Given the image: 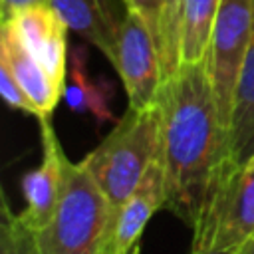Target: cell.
Returning a JSON list of instances; mask_svg holds the SVG:
<instances>
[{
	"instance_id": "1",
	"label": "cell",
	"mask_w": 254,
	"mask_h": 254,
	"mask_svg": "<svg viewBox=\"0 0 254 254\" xmlns=\"http://www.w3.org/2000/svg\"><path fill=\"white\" fill-rule=\"evenodd\" d=\"M161 151L165 208L192 226L204 192L228 157V133L222 125L206 60L181 64L161 83Z\"/></svg>"
},
{
	"instance_id": "2",
	"label": "cell",
	"mask_w": 254,
	"mask_h": 254,
	"mask_svg": "<svg viewBox=\"0 0 254 254\" xmlns=\"http://www.w3.org/2000/svg\"><path fill=\"white\" fill-rule=\"evenodd\" d=\"M115 206L83 161L65 157L64 185L52 220L38 232L44 254H105Z\"/></svg>"
},
{
	"instance_id": "3",
	"label": "cell",
	"mask_w": 254,
	"mask_h": 254,
	"mask_svg": "<svg viewBox=\"0 0 254 254\" xmlns=\"http://www.w3.org/2000/svg\"><path fill=\"white\" fill-rule=\"evenodd\" d=\"M161 151V105H127L109 135L85 155L83 165L107 194L115 210L135 190Z\"/></svg>"
},
{
	"instance_id": "4",
	"label": "cell",
	"mask_w": 254,
	"mask_h": 254,
	"mask_svg": "<svg viewBox=\"0 0 254 254\" xmlns=\"http://www.w3.org/2000/svg\"><path fill=\"white\" fill-rule=\"evenodd\" d=\"M190 228V252L238 250L254 236V155L222 161Z\"/></svg>"
},
{
	"instance_id": "5",
	"label": "cell",
	"mask_w": 254,
	"mask_h": 254,
	"mask_svg": "<svg viewBox=\"0 0 254 254\" xmlns=\"http://www.w3.org/2000/svg\"><path fill=\"white\" fill-rule=\"evenodd\" d=\"M252 32L254 0H220L206 52V69L226 133L236 81L252 40Z\"/></svg>"
},
{
	"instance_id": "6",
	"label": "cell",
	"mask_w": 254,
	"mask_h": 254,
	"mask_svg": "<svg viewBox=\"0 0 254 254\" xmlns=\"http://www.w3.org/2000/svg\"><path fill=\"white\" fill-rule=\"evenodd\" d=\"M111 65L123 81L131 107H147L157 101L163 83L157 44L145 22L129 8L119 26L115 60Z\"/></svg>"
},
{
	"instance_id": "7",
	"label": "cell",
	"mask_w": 254,
	"mask_h": 254,
	"mask_svg": "<svg viewBox=\"0 0 254 254\" xmlns=\"http://www.w3.org/2000/svg\"><path fill=\"white\" fill-rule=\"evenodd\" d=\"M38 121H40V137H42V161L22 179V192L26 206L20 214L34 230L40 232L52 220L54 210L58 206L67 155L54 131L50 117Z\"/></svg>"
},
{
	"instance_id": "8",
	"label": "cell",
	"mask_w": 254,
	"mask_h": 254,
	"mask_svg": "<svg viewBox=\"0 0 254 254\" xmlns=\"http://www.w3.org/2000/svg\"><path fill=\"white\" fill-rule=\"evenodd\" d=\"M26 50L42 64L50 77L64 89L67 79L69 56L65 32L69 30L60 14L46 2L18 12L10 22Z\"/></svg>"
},
{
	"instance_id": "9",
	"label": "cell",
	"mask_w": 254,
	"mask_h": 254,
	"mask_svg": "<svg viewBox=\"0 0 254 254\" xmlns=\"http://www.w3.org/2000/svg\"><path fill=\"white\" fill-rule=\"evenodd\" d=\"M167 204L165 192V175L159 157L149 165L143 179L135 187V190L123 200V204L115 210L111 234L107 240V254H129L133 246L139 244V238L153 218V214Z\"/></svg>"
},
{
	"instance_id": "10",
	"label": "cell",
	"mask_w": 254,
	"mask_h": 254,
	"mask_svg": "<svg viewBox=\"0 0 254 254\" xmlns=\"http://www.w3.org/2000/svg\"><path fill=\"white\" fill-rule=\"evenodd\" d=\"M0 64L10 69L20 87L38 109V119L50 117L64 89L50 77L42 64L26 50L10 24H0Z\"/></svg>"
},
{
	"instance_id": "11",
	"label": "cell",
	"mask_w": 254,
	"mask_h": 254,
	"mask_svg": "<svg viewBox=\"0 0 254 254\" xmlns=\"http://www.w3.org/2000/svg\"><path fill=\"white\" fill-rule=\"evenodd\" d=\"M48 4L71 32L93 44L113 64L123 16H117L107 6V0H50Z\"/></svg>"
},
{
	"instance_id": "12",
	"label": "cell",
	"mask_w": 254,
	"mask_h": 254,
	"mask_svg": "<svg viewBox=\"0 0 254 254\" xmlns=\"http://www.w3.org/2000/svg\"><path fill=\"white\" fill-rule=\"evenodd\" d=\"M113 85L105 79H93L87 73V50L75 46L69 52L67 79L64 87V99L75 113H89L97 123L113 119L111 113Z\"/></svg>"
},
{
	"instance_id": "13",
	"label": "cell",
	"mask_w": 254,
	"mask_h": 254,
	"mask_svg": "<svg viewBox=\"0 0 254 254\" xmlns=\"http://www.w3.org/2000/svg\"><path fill=\"white\" fill-rule=\"evenodd\" d=\"M254 155V32L236 81L228 125V157L244 161Z\"/></svg>"
},
{
	"instance_id": "14",
	"label": "cell",
	"mask_w": 254,
	"mask_h": 254,
	"mask_svg": "<svg viewBox=\"0 0 254 254\" xmlns=\"http://www.w3.org/2000/svg\"><path fill=\"white\" fill-rule=\"evenodd\" d=\"M218 6L220 0H183L181 64H198L206 60Z\"/></svg>"
},
{
	"instance_id": "15",
	"label": "cell",
	"mask_w": 254,
	"mask_h": 254,
	"mask_svg": "<svg viewBox=\"0 0 254 254\" xmlns=\"http://www.w3.org/2000/svg\"><path fill=\"white\" fill-rule=\"evenodd\" d=\"M181 20H183V0H165L159 38H157L163 81L169 79L181 67Z\"/></svg>"
},
{
	"instance_id": "16",
	"label": "cell",
	"mask_w": 254,
	"mask_h": 254,
	"mask_svg": "<svg viewBox=\"0 0 254 254\" xmlns=\"http://www.w3.org/2000/svg\"><path fill=\"white\" fill-rule=\"evenodd\" d=\"M0 254H44L38 230H34L20 212H14L2 196L0 214Z\"/></svg>"
},
{
	"instance_id": "17",
	"label": "cell",
	"mask_w": 254,
	"mask_h": 254,
	"mask_svg": "<svg viewBox=\"0 0 254 254\" xmlns=\"http://www.w3.org/2000/svg\"><path fill=\"white\" fill-rule=\"evenodd\" d=\"M0 93L4 97V101L12 107V109H18V111H24V113H30L34 117H38V109L36 105L32 103V99L26 95V91L20 87V83L16 81V77L10 73V69L6 65L0 64Z\"/></svg>"
},
{
	"instance_id": "18",
	"label": "cell",
	"mask_w": 254,
	"mask_h": 254,
	"mask_svg": "<svg viewBox=\"0 0 254 254\" xmlns=\"http://www.w3.org/2000/svg\"><path fill=\"white\" fill-rule=\"evenodd\" d=\"M125 8L135 12L145 22V26L149 28V32H151V36L155 38V44H157L165 0H125Z\"/></svg>"
},
{
	"instance_id": "19",
	"label": "cell",
	"mask_w": 254,
	"mask_h": 254,
	"mask_svg": "<svg viewBox=\"0 0 254 254\" xmlns=\"http://www.w3.org/2000/svg\"><path fill=\"white\" fill-rule=\"evenodd\" d=\"M50 0H0V24L10 22L18 12H22L24 8H30L34 4H46Z\"/></svg>"
},
{
	"instance_id": "20",
	"label": "cell",
	"mask_w": 254,
	"mask_h": 254,
	"mask_svg": "<svg viewBox=\"0 0 254 254\" xmlns=\"http://www.w3.org/2000/svg\"><path fill=\"white\" fill-rule=\"evenodd\" d=\"M190 254H240L238 250H200V252H190Z\"/></svg>"
},
{
	"instance_id": "21",
	"label": "cell",
	"mask_w": 254,
	"mask_h": 254,
	"mask_svg": "<svg viewBox=\"0 0 254 254\" xmlns=\"http://www.w3.org/2000/svg\"><path fill=\"white\" fill-rule=\"evenodd\" d=\"M240 254H254V236L240 248Z\"/></svg>"
},
{
	"instance_id": "22",
	"label": "cell",
	"mask_w": 254,
	"mask_h": 254,
	"mask_svg": "<svg viewBox=\"0 0 254 254\" xmlns=\"http://www.w3.org/2000/svg\"><path fill=\"white\" fill-rule=\"evenodd\" d=\"M129 254H141V248H139V244H137V246H133V250H131Z\"/></svg>"
},
{
	"instance_id": "23",
	"label": "cell",
	"mask_w": 254,
	"mask_h": 254,
	"mask_svg": "<svg viewBox=\"0 0 254 254\" xmlns=\"http://www.w3.org/2000/svg\"><path fill=\"white\" fill-rule=\"evenodd\" d=\"M105 254H107V252H105Z\"/></svg>"
}]
</instances>
